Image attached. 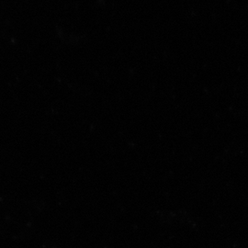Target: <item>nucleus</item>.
Instances as JSON below:
<instances>
[]
</instances>
